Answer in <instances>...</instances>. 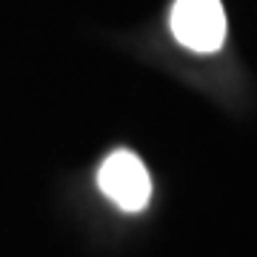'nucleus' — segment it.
Segmentation results:
<instances>
[{"label":"nucleus","instance_id":"obj_2","mask_svg":"<svg viewBox=\"0 0 257 257\" xmlns=\"http://www.w3.org/2000/svg\"><path fill=\"white\" fill-rule=\"evenodd\" d=\"M97 186L111 203H117L126 211L146 209L149 197H152V177L143 160L132 152H114L106 157L97 172Z\"/></svg>","mask_w":257,"mask_h":257},{"label":"nucleus","instance_id":"obj_1","mask_svg":"<svg viewBox=\"0 0 257 257\" xmlns=\"http://www.w3.org/2000/svg\"><path fill=\"white\" fill-rule=\"evenodd\" d=\"M226 12L220 0H175L172 32L192 52H217L226 40Z\"/></svg>","mask_w":257,"mask_h":257}]
</instances>
